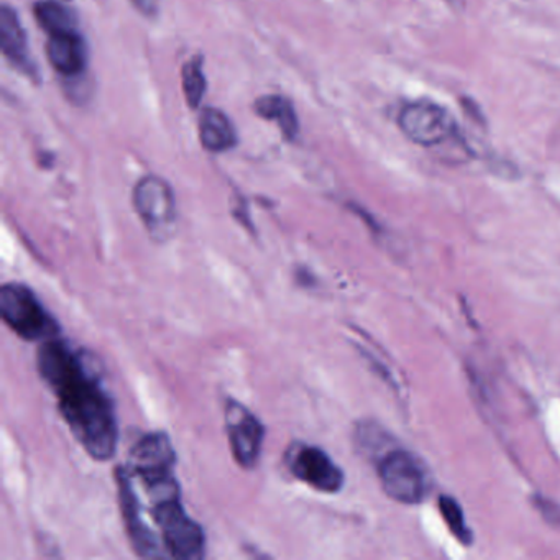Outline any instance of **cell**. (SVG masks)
<instances>
[{
	"label": "cell",
	"instance_id": "8fae6325",
	"mask_svg": "<svg viewBox=\"0 0 560 560\" xmlns=\"http://www.w3.org/2000/svg\"><path fill=\"white\" fill-rule=\"evenodd\" d=\"M47 57L51 67L68 78L83 74L88 61H90L86 42L81 37L80 32L50 35L47 44Z\"/></svg>",
	"mask_w": 560,
	"mask_h": 560
},
{
	"label": "cell",
	"instance_id": "8992f818",
	"mask_svg": "<svg viewBox=\"0 0 560 560\" xmlns=\"http://www.w3.org/2000/svg\"><path fill=\"white\" fill-rule=\"evenodd\" d=\"M284 458L290 474L307 487L320 493H337L342 490L343 471L323 448L298 442L288 448Z\"/></svg>",
	"mask_w": 560,
	"mask_h": 560
},
{
	"label": "cell",
	"instance_id": "6da1fadb",
	"mask_svg": "<svg viewBox=\"0 0 560 560\" xmlns=\"http://www.w3.org/2000/svg\"><path fill=\"white\" fill-rule=\"evenodd\" d=\"M38 372L58 399L71 434L94 460L114 457L119 441L114 406L101 369L86 350L57 337L42 343Z\"/></svg>",
	"mask_w": 560,
	"mask_h": 560
},
{
	"label": "cell",
	"instance_id": "e0dca14e",
	"mask_svg": "<svg viewBox=\"0 0 560 560\" xmlns=\"http://www.w3.org/2000/svg\"><path fill=\"white\" fill-rule=\"evenodd\" d=\"M439 510H441L442 517H444L452 534H454L460 542L470 544L471 530L468 529L467 524H465L464 513H462L457 501L452 500L451 497H441L439 498Z\"/></svg>",
	"mask_w": 560,
	"mask_h": 560
},
{
	"label": "cell",
	"instance_id": "4fadbf2b",
	"mask_svg": "<svg viewBox=\"0 0 560 560\" xmlns=\"http://www.w3.org/2000/svg\"><path fill=\"white\" fill-rule=\"evenodd\" d=\"M199 139L202 147L211 153L228 152L237 143V132L231 119L222 110L209 107L199 120Z\"/></svg>",
	"mask_w": 560,
	"mask_h": 560
},
{
	"label": "cell",
	"instance_id": "ba28073f",
	"mask_svg": "<svg viewBox=\"0 0 560 560\" xmlns=\"http://www.w3.org/2000/svg\"><path fill=\"white\" fill-rule=\"evenodd\" d=\"M176 454L165 432H150L130 448V474L139 477L145 487L172 480Z\"/></svg>",
	"mask_w": 560,
	"mask_h": 560
},
{
	"label": "cell",
	"instance_id": "30bf717a",
	"mask_svg": "<svg viewBox=\"0 0 560 560\" xmlns=\"http://www.w3.org/2000/svg\"><path fill=\"white\" fill-rule=\"evenodd\" d=\"M132 475L126 468L117 470V488H119L120 510H122L124 523L129 533L133 550L140 557H163L159 537L153 533L152 527L147 524L143 514L142 503L133 490Z\"/></svg>",
	"mask_w": 560,
	"mask_h": 560
},
{
	"label": "cell",
	"instance_id": "9c48e42d",
	"mask_svg": "<svg viewBox=\"0 0 560 560\" xmlns=\"http://www.w3.org/2000/svg\"><path fill=\"white\" fill-rule=\"evenodd\" d=\"M225 432L235 462L248 470L254 468L264 447L265 428L260 419L242 402L231 399L225 405Z\"/></svg>",
	"mask_w": 560,
	"mask_h": 560
},
{
	"label": "cell",
	"instance_id": "ac0fdd59",
	"mask_svg": "<svg viewBox=\"0 0 560 560\" xmlns=\"http://www.w3.org/2000/svg\"><path fill=\"white\" fill-rule=\"evenodd\" d=\"M133 5L147 18H152L159 12L160 0H132Z\"/></svg>",
	"mask_w": 560,
	"mask_h": 560
},
{
	"label": "cell",
	"instance_id": "277c9868",
	"mask_svg": "<svg viewBox=\"0 0 560 560\" xmlns=\"http://www.w3.org/2000/svg\"><path fill=\"white\" fill-rule=\"evenodd\" d=\"M133 208L155 242L173 237L178 221L172 186L155 175L145 176L133 188Z\"/></svg>",
	"mask_w": 560,
	"mask_h": 560
},
{
	"label": "cell",
	"instance_id": "7c38bea8",
	"mask_svg": "<svg viewBox=\"0 0 560 560\" xmlns=\"http://www.w3.org/2000/svg\"><path fill=\"white\" fill-rule=\"evenodd\" d=\"M0 47L12 65L27 74L34 73L35 67L28 51L27 35L19 21L18 12L9 5H4L0 11Z\"/></svg>",
	"mask_w": 560,
	"mask_h": 560
},
{
	"label": "cell",
	"instance_id": "2e32d148",
	"mask_svg": "<svg viewBox=\"0 0 560 560\" xmlns=\"http://www.w3.org/2000/svg\"><path fill=\"white\" fill-rule=\"evenodd\" d=\"M206 86L208 84H206L205 71H202V60L192 58L183 67V90H185L186 101L191 109H198L201 106Z\"/></svg>",
	"mask_w": 560,
	"mask_h": 560
},
{
	"label": "cell",
	"instance_id": "5bb4252c",
	"mask_svg": "<svg viewBox=\"0 0 560 560\" xmlns=\"http://www.w3.org/2000/svg\"><path fill=\"white\" fill-rule=\"evenodd\" d=\"M35 19L48 37L68 32H80L77 15L68 5L58 0H40L35 5Z\"/></svg>",
	"mask_w": 560,
	"mask_h": 560
},
{
	"label": "cell",
	"instance_id": "5b68a950",
	"mask_svg": "<svg viewBox=\"0 0 560 560\" xmlns=\"http://www.w3.org/2000/svg\"><path fill=\"white\" fill-rule=\"evenodd\" d=\"M376 470L385 493L399 503H419L428 493V474L418 458L408 452L389 451L380 458Z\"/></svg>",
	"mask_w": 560,
	"mask_h": 560
},
{
	"label": "cell",
	"instance_id": "3957f363",
	"mask_svg": "<svg viewBox=\"0 0 560 560\" xmlns=\"http://www.w3.org/2000/svg\"><path fill=\"white\" fill-rule=\"evenodd\" d=\"M150 500H152V517L162 533L163 547L168 556L179 560H196L205 557V530L186 513L179 491L150 498Z\"/></svg>",
	"mask_w": 560,
	"mask_h": 560
},
{
	"label": "cell",
	"instance_id": "7a4b0ae2",
	"mask_svg": "<svg viewBox=\"0 0 560 560\" xmlns=\"http://www.w3.org/2000/svg\"><path fill=\"white\" fill-rule=\"evenodd\" d=\"M0 316L9 329L28 342L44 343L61 334L58 320L37 294L22 283H5L0 288Z\"/></svg>",
	"mask_w": 560,
	"mask_h": 560
},
{
	"label": "cell",
	"instance_id": "52a82bcc",
	"mask_svg": "<svg viewBox=\"0 0 560 560\" xmlns=\"http://www.w3.org/2000/svg\"><path fill=\"white\" fill-rule=\"evenodd\" d=\"M398 126L411 142L421 147L441 145L455 133V122L448 110L429 101L402 107Z\"/></svg>",
	"mask_w": 560,
	"mask_h": 560
},
{
	"label": "cell",
	"instance_id": "9a60e30c",
	"mask_svg": "<svg viewBox=\"0 0 560 560\" xmlns=\"http://www.w3.org/2000/svg\"><path fill=\"white\" fill-rule=\"evenodd\" d=\"M255 110L258 116L264 119L275 120L280 126L281 132L287 139H294L300 124H298L296 113H294L293 104L283 96L261 97L255 103Z\"/></svg>",
	"mask_w": 560,
	"mask_h": 560
}]
</instances>
